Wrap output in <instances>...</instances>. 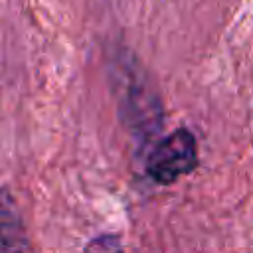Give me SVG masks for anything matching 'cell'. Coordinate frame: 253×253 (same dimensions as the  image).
Wrapping results in <instances>:
<instances>
[{
  "label": "cell",
  "instance_id": "6da1fadb",
  "mask_svg": "<svg viewBox=\"0 0 253 253\" xmlns=\"http://www.w3.org/2000/svg\"><path fill=\"white\" fill-rule=\"evenodd\" d=\"M198 162V144L190 130H176L162 138L146 162L148 176L158 184H172Z\"/></svg>",
  "mask_w": 253,
  "mask_h": 253
},
{
  "label": "cell",
  "instance_id": "7a4b0ae2",
  "mask_svg": "<svg viewBox=\"0 0 253 253\" xmlns=\"http://www.w3.org/2000/svg\"><path fill=\"white\" fill-rule=\"evenodd\" d=\"M2 253H34L10 194H2Z\"/></svg>",
  "mask_w": 253,
  "mask_h": 253
},
{
  "label": "cell",
  "instance_id": "3957f363",
  "mask_svg": "<svg viewBox=\"0 0 253 253\" xmlns=\"http://www.w3.org/2000/svg\"><path fill=\"white\" fill-rule=\"evenodd\" d=\"M85 253H123V249H121V243H119L117 237H113V235H103V237H99V239H93V241L87 245Z\"/></svg>",
  "mask_w": 253,
  "mask_h": 253
}]
</instances>
